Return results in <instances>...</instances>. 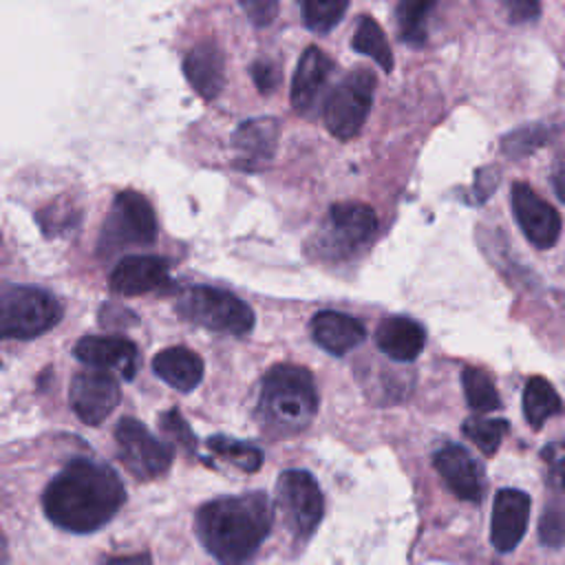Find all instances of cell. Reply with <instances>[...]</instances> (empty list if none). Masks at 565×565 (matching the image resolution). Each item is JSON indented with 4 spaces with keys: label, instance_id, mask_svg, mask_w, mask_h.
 Here are the masks:
<instances>
[{
    "label": "cell",
    "instance_id": "1",
    "mask_svg": "<svg viewBox=\"0 0 565 565\" xmlns=\"http://www.w3.org/2000/svg\"><path fill=\"white\" fill-rule=\"evenodd\" d=\"M126 501L117 472L93 459H73L46 486L42 508L51 523L75 534L106 525Z\"/></svg>",
    "mask_w": 565,
    "mask_h": 565
},
{
    "label": "cell",
    "instance_id": "2",
    "mask_svg": "<svg viewBox=\"0 0 565 565\" xmlns=\"http://www.w3.org/2000/svg\"><path fill=\"white\" fill-rule=\"evenodd\" d=\"M274 523L271 503L263 492L223 497L196 512V534L221 565L247 563Z\"/></svg>",
    "mask_w": 565,
    "mask_h": 565
},
{
    "label": "cell",
    "instance_id": "3",
    "mask_svg": "<svg viewBox=\"0 0 565 565\" xmlns=\"http://www.w3.org/2000/svg\"><path fill=\"white\" fill-rule=\"evenodd\" d=\"M316 413L318 391L305 366L276 364L265 373L258 395L263 426L276 435H296L313 422Z\"/></svg>",
    "mask_w": 565,
    "mask_h": 565
},
{
    "label": "cell",
    "instance_id": "4",
    "mask_svg": "<svg viewBox=\"0 0 565 565\" xmlns=\"http://www.w3.org/2000/svg\"><path fill=\"white\" fill-rule=\"evenodd\" d=\"M62 318L60 300L35 285H0V340H33Z\"/></svg>",
    "mask_w": 565,
    "mask_h": 565
},
{
    "label": "cell",
    "instance_id": "5",
    "mask_svg": "<svg viewBox=\"0 0 565 565\" xmlns=\"http://www.w3.org/2000/svg\"><path fill=\"white\" fill-rule=\"evenodd\" d=\"M177 311L188 322L210 331L245 335L254 327V311L238 296L216 287H192L181 294Z\"/></svg>",
    "mask_w": 565,
    "mask_h": 565
},
{
    "label": "cell",
    "instance_id": "6",
    "mask_svg": "<svg viewBox=\"0 0 565 565\" xmlns=\"http://www.w3.org/2000/svg\"><path fill=\"white\" fill-rule=\"evenodd\" d=\"M276 510L291 536L309 539L324 512L320 486L305 470H285L276 481Z\"/></svg>",
    "mask_w": 565,
    "mask_h": 565
},
{
    "label": "cell",
    "instance_id": "7",
    "mask_svg": "<svg viewBox=\"0 0 565 565\" xmlns=\"http://www.w3.org/2000/svg\"><path fill=\"white\" fill-rule=\"evenodd\" d=\"M375 75L360 68L347 75L324 102V124L329 132L342 141L353 139L366 121L373 106Z\"/></svg>",
    "mask_w": 565,
    "mask_h": 565
},
{
    "label": "cell",
    "instance_id": "8",
    "mask_svg": "<svg viewBox=\"0 0 565 565\" xmlns=\"http://www.w3.org/2000/svg\"><path fill=\"white\" fill-rule=\"evenodd\" d=\"M157 236V216L146 196L124 190L115 196L104 223L99 252H113L128 245H150Z\"/></svg>",
    "mask_w": 565,
    "mask_h": 565
},
{
    "label": "cell",
    "instance_id": "9",
    "mask_svg": "<svg viewBox=\"0 0 565 565\" xmlns=\"http://www.w3.org/2000/svg\"><path fill=\"white\" fill-rule=\"evenodd\" d=\"M117 457L137 479L161 477L172 463V446L154 437L139 419L124 417L115 428Z\"/></svg>",
    "mask_w": 565,
    "mask_h": 565
},
{
    "label": "cell",
    "instance_id": "10",
    "mask_svg": "<svg viewBox=\"0 0 565 565\" xmlns=\"http://www.w3.org/2000/svg\"><path fill=\"white\" fill-rule=\"evenodd\" d=\"M119 384L115 375L97 369L79 371L71 380L68 402L73 413L88 426L102 424L119 404Z\"/></svg>",
    "mask_w": 565,
    "mask_h": 565
},
{
    "label": "cell",
    "instance_id": "11",
    "mask_svg": "<svg viewBox=\"0 0 565 565\" xmlns=\"http://www.w3.org/2000/svg\"><path fill=\"white\" fill-rule=\"evenodd\" d=\"M510 201L521 232L534 247L547 249L556 245L561 236V214L545 199H541L527 183H514Z\"/></svg>",
    "mask_w": 565,
    "mask_h": 565
},
{
    "label": "cell",
    "instance_id": "12",
    "mask_svg": "<svg viewBox=\"0 0 565 565\" xmlns=\"http://www.w3.org/2000/svg\"><path fill=\"white\" fill-rule=\"evenodd\" d=\"M75 358L90 369L117 373L124 380H132L139 369L137 347L121 335H84L73 349Z\"/></svg>",
    "mask_w": 565,
    "mask_h": 565
},
{
    "label": "cell",
    "instance_id": "13",
    "mask_svg": "<svg viewBox=\"0 0 565 565\" xmlns=\"http://www.w3.org/2000/svg\"><path fill=\"white\" fill-rule=\"evenodd\" d=\"M377 232V216L364 203H335L327 216V238L335 254H351Z\"/></svg>",
    "mask_w": 565,
    "mask_h": 565
},
{
    "label": "cell",
    "instance_id": "14",
    "mask_svg": "<svg viewBox=\"0 0 565 565\" xmlns=\"http://www.w3.org/2000/svg\"><path fill=\"white\" fill-rule=\"evenodd\" d=\"M433 463L455 497L472 503L481 501L483 488H486L483 468L463 446L459 444L441 446L435 452Z\"/></svg>",
    "mask_w": 565,
    "mask_h": 565
},
{
    "label": "cell",
    "instance_id": "15",
    "mask_svg": "<svg viewBox=\"0 0 565 565\" xmlns=\"http://www.w3.org/2000/svg\"><path fill=\"white\" fill-rule=\"evenodd\" d=\"M530 510L532 499L523 490L503 488L497 492L490 519V541L501 554L512 552L521 543L527 530Z\"/></svg>",
    "mask_w": 565,
    "mask_h": 565
},
{
    "label": "cell",
    "instance_id": "16",
    "mask_svg": "<svg viewBox=\"0 0 565 565\" xmlns=\"http://www.w3.org/2000/svg\"><path fill=\"white\" fill-rule=\"evenodd\" d=\"M168 282V260L159 256H126L110 274V289L119 296H141Z\"/></svg>",
    "mask_w": 565,
    "mask_h": 565
},
{
    "label": "cell",
    "instance_id": "17",
    "mask_svg": "<svg viewBox=\"0 0 565 565\" xmlns=\"http://www.w3.org/2000/svg\"><path fill=\"white\" fill-rule=\"evenodd\" d=\"M183 73L190 86L205 99L218 97L225 82L223 53L214 42H201L192 46L183 60Z\"/></svg>",
    "mask_w": 565,
    "mask_h": 565
},
{
    "label": "cell",
    "instance_id": "18",
    "mask_svg": "<svg viewBox=\"0 0 565 565\" xmlns=\"http://www.w3.org/2000/svg\"><path fill=\"white\" fill-rule=\"evenodd\" d=\"M331 71H333L331 57L318 46H309L300 55L294 73V82H291V106L298 113H307L316 104Z\"/></svg>",
    "mask_w": 565,
    "mask_h": 565
},
{
    "label": "cell",
    "instance_id": "19",
    "mask_svg": "<svg viewBox=\"0 0 565 565\" xmlns=\"http://www.w3.org/2000/svg\"><path fill=\"white\" fill-rule=\"evenodd\" d=\"M311 338L331 355H344L355 349L364 338V324L340 311H320L311 318Z\"/></svg>",
    "mask_w": 565,
    "mask_h": 565
},
{
    "label": "cell",
    "instance_id": "20",
    "mask_svg": "<svg viewBox=\"0 0 565 565\" xmlns=\"http://www.w3.org/2000/svg\"><path fill=\"white\" fill-rule=\"evenodd\" d=\"M278 141V119L258 117L243 121L234 132V148L238 152V166L245 170H254L265 166Z\"/></svg>",
    "mask_w": 565,
    "mask_h": 565
},
{
    "label": "cell",
    "instance_id": "21",
    "mask_svg": "<svg viewBox=\"0 0 565 565\" xmlns=\"http://www.w3.org/2000/svg\"><path fill=\"white\" fill-rule=\"evenodd\" d=\"M375 342L380 351L386 353L391 360L411 362L422 353L426 344V331L413 318L391 316L380 322L375 331Z\"/></svg>",
    "mask_w": 565,
    "mask_h": 565
},
{
    "label": "cell",
    "instance_id": "22",
    "mask_svg": "<svg viewBox=\"0 0 565 565\" xmlns=\"http://www.w3.org/2000/svg\"><path fill=\"white\" fill-rule=\"evenodd\" d=\"M152 371L177 391H192L203 380V360L185 347H168L152 360Z\"/></svg>",
    "mask_w": 565,
    "mask_h": 565
},
{
    "label": "cell",
    "instance_id": "23",
    "mask_svg": "<svg viewBox=\"0 0 565 565\" xmlns=\"http://www.w3.org/2000/svg\"><path fill=\"white\" fill-rule=\"evenodd\" d=\"M561 397L558 393L554 391V386L534 375L525 382V388H523V415L527 419L530 426L534 428H541L550 417L558 415L561 413Z\"/></svg>",
    "mask_w": 565,
    "mask_h": 565
},
{
    "label": "cell",
    "instance_id": "24",
    "mask_svg": "<svg viewBox=\"0 0 565 565\" xmlns=\"http://www.w3.org/2000/svg\"><path fill=\"white\" fill-rule=\"evenodd\" d=\"M351 49L371 57L373 62H377V66L384 73L393 71L391 46L386 42V35H384L382 26L373 18H369V15L358 18V26H355V33L351 38Z\"/></svg>",
    "mask_w": 565,
    "mask_h": 565
},
{
    "label": "cell",
    "instance_id": "25",
    "mask_svg": "<svg viewBox=\"0 0 565 565\" xmlns=\"http://www.w3.org/2000/svg\"><path fill=\"white\" fill-rule=\"evenodd\" d=\"M437 0H399L397 2V33L402 42L424 44L426 42V20Z\"/></svg>",
    "mask_w": 565,
    "mask_h": 565
},
{
    "label": "cell",
    "instance_id": "26",
    "mask_svg": "<svg viewBox=\"0 0 565 565\" xmlns=\"http://www.w3.org/2000/svg\"><path fill=\"white\" fill-rule=\"evenodd\" d=\"M461 380H463L466 402L475 413H490V411H497L501 406V397L497 393V386L483 369L466 366Z\"/></svg>",
    "mask_w": 565,
    "mask_h": 565
},
{
    "label": "cell",
    "instance_id": "27",
    "mask_svg": "<svg viewBox=\"0 0 565 565\" xmlns=\"http://www.w3.org/2000/svg\"><path fill=\"white\" fill-rule=\"evenodd\" d=\"M508 433L505 419H490V417H468L463 422V435L483 452L494 455L501 446V439Z\"/></svg>",
    "mask_w": 565,
    "mask_h": 565
},
{
    "label": "cell",
    "instance_id": "28",
    "mask_svg": "<svg viewBox=\"0 0 565 565\" xmlns=\"http://www.w3.org/2000/svg\"><path fill=\"white\" fill-rule=\"evenodd\" d=\"M300 4L307 29L313 33H327L342 20L349 0H300Z\"/></svg>",
    "mask_w": 565,
    "mask_h": 565
},
{
    "label": "cell",
    "instance_id": "29",
    "mask_svg": "<svg viewBox=\"0 0 565 565\" xmlns=\"http://www.w3.org/2000/svg\"><path fill=\"white\" fill-rule=\"evenodd\" d=\"M207 446L223 459H227L230 463H234L238 470H245V472H254L260 468L263 463V452L249 444H243L238 439H230V437H223V435H216V437H210L207 439Z\"/></svg>",
    "mask_w": 565,
    "mask_h": 565
},
{
    "label": "cell",
    "instance_id": "30",
    "mask_svg": "<svg viewBox=\"0 0 565 565\" xmlns=\"http://www.w3.org/2000/svg\"><path fill=\"white\" fill-rule=\"evenodd\" d=\"M547 139H550V128H545V126H525L521 130L510 132L503 139V152L508 157H523L527 152H534Z\"/></svg>",
    "mask_w": 565,
    "mask_h": 565
},
{
    "label": "cell",
    "instance_id": "31",
    "mask_svg": "<svg viewBox=\"0 0 565 565\" xmlns=\"http://www.w3.org/2000/svg\"><path fill=\"white\" fill-rule=\"evenodd\" d=\"M539 539L543 545L547 547H561L563 543V510L561 503H552L545 508L543 516H541V525H539Z\"/></svg>",
    "mask_w": 565,
    "mask_h": 565
},
{
    "label": "cell",
    "instance_id": "32",
    "mask_svg": "<svg viewBox=\"0 0 565 565\" xmlns=\"http://www.w3.org/2000/svg\"><path fill=\"white\" fill-rule=\"evenodd\" d=\"M159 422H161L163 433L170 437V441H177V444H181V446L188 448V450L194 448V435L190 433L185 419L181 417V413H179L177 408L163 413Z\"/></svg>",
    "mask_w": 565,
    "mask_h": 565
},
{
    "label": "cell",
    "instance_id": "33",
    "mask_svg": "<svg viewBox=\"0 0 565 565\" xmlns=\"http://www.w3.org/2000/svg\"><path fill=\"white\" fill-rule=\"evenodd\" d=\"M278 2L280 0H238L241 9L245 11L247 20L254 26H267L278 13Z\"/></svg>",
    "mask_w": 565,
    "mask_h": 565
},
{
    "label": "cell",
    "instance_id": "34",
    "mask_svg": "<svg viewBox=\"0 0 565 565\" xmlns=\"http://www.w3.org/2000/svg\"><path fill=\"white\" fill-rule=\"evenodd\" d=\"M252 77H254V84L260 93H271L278 84H280V66L271 60H256L254 66H252Z\"/></svg>",
    "mask_w": 565,
    "mask_h": 565
},
{
    "label": "cell",
    "instance_id": "35",
    "mask_svg": "<svg viewBox=\"0 0 565 565\" xmlns=\"http://www.w3.org/2000/svg\"><path fill=\"white\" fill-rule=\"evenodd\" d=\"M508 20L514 24L532 22L541 11V0H503Z\"/></svg>",
    "mask_w": 565,
    "mask_h": 565
},
{
    "label": "cell",
    "instance_id": "36",
    "mask_svg": "<svg viewBox=\"0 0 565 565\" xmlns=\"http://www.w3.org/2000/svg\"><path fill=\"white\" fill-rule=\"evenodd\" d=\"M99 565H150L148 554H132V556H113L102 561Z\"/></svg>",
    "mask_w": 565,
    "mask_h": 565
}]
</instances>
